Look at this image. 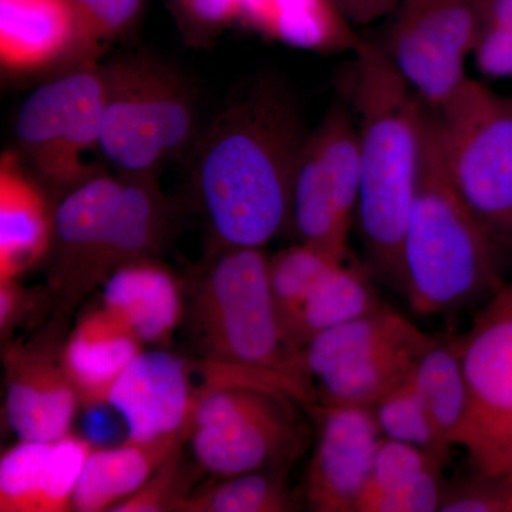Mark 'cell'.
<instances>
[{
	"instance_id": "cell-21",
	"label": "cell",
	"mask_w": 512,
	"mask_h": 512,
	"mask_svg": "<svg viewBox=\"0 0 512 512\" xmlns=\"http://www.w3.org/2000/svg\"><path fill=\"white\" fill-rule=\"evenodd\" d=\"M53 210L40 187L5 154L0 164V282L18 279L46 258Z\"/></svg>"
},
{
	"instance_id": "cell-20",
	"label": "cell",
	"mask_w": 512,
	"mask_h": 512,
	"mask_svg": "<svg viewBox=\"0 0 512 512\" xmlns=\"http://www.w3.org/2000/svg\"><path fill=\"white\" fill-rule=\"evenodd\" d=\"M191 429L153 440H127L114 448L93 450L84 463L73 495V511H109L136 493L175 451L185 447Z\"/></svg>"
},
{
	"instance_id": "cell-34",
	"label": "cell",
	"mask_w": 512,
	"mask_h": 512,
	"mask_svg": "<svg viewBox=\"0 0 512 512\" xmlns=\"http://www.w3.org/2000/svg\"><path fill=\"white\" fill-rule=\"evenodd\" d=\"M474 55L485 76L512 77V25L481 29Z\"/></svg>"
},
{
	"instance_id": "cell-31",
	"label": "cell",
	"mask_w": 512,
	"mask_h": 512,
	"mask_svg": "<svg viewBox=\"0 0 512 512\" xmlns=\"http://www.w3.org/2000/svg\"><path fill=\"white\" fill-rule=\"evenodd\" d=\"M76 40L82 56L96 55L103 43L119 35L136 18L141 0H72Z\"/></svg>"
},
{
	"instance_id": "cell-10",
	"label": "cell",
	"mask_w": 512,
	"mask_h": 512,
	"mask_svg": "<svg viewBox=\"0 0 512 512\" xmlns=\"http://www.w3.org/2000/svg\"><path fill=\"white\" fill-rule=\"evenodd\" d=\"M458 343L468 410L456 446L480 476L503 477L512 456V284L491 296Z\"/></svg>"
},
{
	"instance_id": "cell-25",
	"label": "cell",
	"mask_w": 512,
	"mask_h": 512,
	"mask_svg": "<svg viewBox=\"0 0 512 512\" xmlns=\"http://www.w3.org/2000/svg\"><path fill=\"white\" fill-rule=\"evenodd\" d=\"M412 382L441 439L456 446L468 410L458 338H434L414 367Z\"/></svg>"
},
{
	"instance_id": "cell-16",
	"label": "cell",
	"mask_w": 512,
	"mask_h": 512,
	"mask_svg": "<svg viewBox=\"0 0 512 512\" xmlns=\"http://www.w3.org/2000/svg\"><path fill=\"white\" fill-rule=\"evenodd\" d=\"M198 367L164 349L146 350L127 367L111 390L109 402L127 424L128 440L158 439L191 429L201 397Z\"/></svg>"
},
{
	"instance_id": "cell-4",
	"label": "cell",
	"mask_w": 512,
	"mask_h": 512,
	"mask_svg": "<svg viewBox=\"0 0 512 512\" xmlns=\"http://www.w3.org/2000/svg\"><path fill=\"white\" fill-rule=\"evenodd\" d=\"M500 242L463 200L444 163L426 103L419 181L400 249L396 285L414 311L443 315L498 292Z\"/></svg>"
},
{
	"instance_id": "cell-28",
	"label": "cell",
	"mask_w": 512,
	"mask_h": 512,
	"mask_svg": "<svg viewBox=\"0 0 512 512\" xmlns=\"http://www.w3.org/2000/svg\"><path fill=\"white\" fill-rule=\"evenodd\" d=\"M340 261L343 259L303 242L269 258L272 293L285 336L293 316L301 308L302 302L320 276Z\"/></svg>"
},
{
	"instance_id": "cell-8",
	"label": "cell",
	"mask_w": 512,
	"mask_h": 512,
	"mask_svg": "<svg viewBox=\"0 0 512 512\" xmlns=\"http://www.w3.org/2000/svg\"><path fill=\"white\" fill-rule=\"evenodd\" d=\"M295 403L289 394L254 383L212 387L192 420L194 460L220 478L289 466L308 437Z\"/></svg>"
},
{
	"instance_id": "cell-17",
	"label": "cell",
	"mask_w": 512,
	"mask_h": 512,
	"mask_svg": "<svg viewBox=\"0 0 512 512\" xmlns=\"http://www.w3.org/2000/svg\"><path fill=\"white\" fill-rule=\"evenodd\" d=\"M89 441L67 436L55 441L20 440L0 460V512L73 511V495Z\"/></svg>"
},
{
	"instance_id": "cell-40",
	"label": "cell",
	"mask_w": 512,
	"mask_h": 512,
	"mask_svg": "<svg viewBox=\"0 0 512 512\" xmlns=\"http://www.w3.org/2000/svg\"><path fill=\"white\" fill-rule=\"evenodd\" d=\"M511 103H512V97H511Z\"/></svg>"
},
{
	"instance_id": "cell-33",
	"label": "cell",
	"mask_w": 512,
	"mask_h": 512,
	"mask_svg": "<svg viewBox=\"0 0 512 512\" xmlns=\"http://www.w3.org/2000/svg\"><path fill=\"white\" fill-rule=\"evenodd\" d=\"M50 309L49 293L45 289H29L19 284L18 279L0 282V339L2 345L12 340L13 333L26 320L35 315L37 309Z\"/></svg>"
},
{
	"instance_id": "cell-9",
	"label": "cell",
	"mask_w": 512,
	"mask_h": 512,
	"mask_svg": "<svg viewBox=\"0 0 512 512\" xmlns=\"http://www.w3.org/2000/svg\"><path fill=\"white\" fill-rule=\"evenodd\" d=\"M431 110L458 192L498 242L511 244V99L467 79L443 106Z\"/></svg>"
},
{
	"instance_id": "cell-29",
	"label": "cell",
	"mask_w": 512,
	"mask_h": 512,
	"mask_svg": "<svg viewBox=\"0 0 512 512\" xmlns=\"http://www.w3.org/2000/svg\"><path fill=\"white\" fill-rule=\"evenodd\" d=\"M202 468L191 461L184 447L175 451L157 468L146 483L124 500L114 504L110 512H178V507L190 497L200 480Z\"/></svg>"
},
{
	"instance_id": "cell-13",
	"label": "cell",
	"mask_w": 512,
	"mask_h": 512,
	"mask_svg": "<svg viewBox=\"0 0 512 512\" xmlns=\"http://www.w3.org/2000/svg\"><path fill=\"white\" fill-rule=\"evenodd\" d=\"M480 0H402L386 50L396 69L439 109L466 82V59L481 33Z\"/></svg>"
},
{
	"instance_id": "cell-38",
	"label": "cell",
	"mask_w": 512,
	"mask_h": 512,
	"mask_svg": "<svg viewBox=\"0 0 512 512\" xmlns=\"http://www.w3.org/2000/svg\"><path fill=\"white\" fill-rule=\"evenodd\" d=\"M501 480L504 481L505 485H507L508 488H510V491L512 493V456L510 458V461H508V466L505 468V473L503 474V477Z\"/></svg>"
},
{
	"instance_id": "cell-3",
	"label": "cell",
	"mask_w": 512,
	"mask_h": 512,
	"mask_svg": "<svg viewBox=\"0 0 512 512\" xmlns=\"http://www.w3.org/2000/svg\"><path fill=\"white\" fill-rule=\"evenodd\" d=\"M355 53L350 94L359 117L357 227L373 266L396 282L419 181L426 101L396 69L383 46L360 42Z\"/></svg>"
},
{
	"instance_id": "cell-14",
	"label": "cell",
	"mask_w": 512,
	"mask_h": 512,
	"mask_svg": "<svg viewBox=\"0 0 512 512\" xmlns=\"http://www.w3.org/2000/svg\"><path fill=\"white\" fill-rule=\"evenodd\" d=\"M66 326L49 322L29 340L3 345L5 416L26 441H55L70 433L80 400L63 365Z\"/></svg>"
},
{
	"instance_id": "cell-18",
	"label": "cell",
	"mask_w": 512,
	"mask_h": 512,
	"mask_svg": "<svg viewBox=\"0 0 512 512\" xmlns=\"http://www.w3.org/2000/svg\"><path fill=\"white\" fill-rule=\"evenodd\" d=\"M101 306L144 345L164 346L183 325L185 291L156 258L121 266L101 285Z\"/></svg>"
},
{
	"instance_id": "cell-19",
	"label": "cell",
	"mask_w": 512,
	"mask_h": 512,
	"mask_svg": "<svg viewBox=\"0 0 512 512\" xmlns=\"http://www.w3.org/2000/svg\"><path fill=\"white\" fill-rule=\"evenodd\" d=\"M144 343L103 306L90 309L77 320L63 343L64 369L72 380L80 404H107L114 384L144 350Z\"/></svg>"
},
{
	"instance_id": "cell-30",
	"label": "cell",
	"mask_w": 512,
	"mask_h": 512,
	"mask_svg": "<svg viewBox=\"0 0 512 512\" xmlns=\"http://www.w3.org/2000/svg\"><path fill=\"white\" fill-rule=\"evenodd\" d=\"M431 466L444 464L420 448L382 436L355 512H372L380 498Z\"/></svg>"
},
{
	"instance_id": "cell-12",
	"label": "cell",
	"mask_w": 512,
	"mask_h": 512,
	"mask_svg": "<svg viewBox=\"0 0 512 512\" xmlns=\"http://www.w3.org/2000/svg\"><path fill=\"white\" fill-rule=\"evenodd\" d=\"M359 188V128L338 104L306 137L296 165L289 225L301 242L348 261Z\"/></svg>"
},
{
	"instance_id": "cell-23",
	"label": "cell",
	"mask_w": 512,
	"mask_h": 512,
	"mask_svg": "<svg viewBox=\"0 0 512 512\" xmlns=\"http://www.w3.org/2000/svg\"><path fill=\"white\" fill-rule=\"evenodd\" d=\"M238 19L269 37L306 50L356 49L335 0H241Z\"/></svg>"
},
{
	"instance_id": "cell-27",
	"label": "cell",
	"mask_w": 512,
	"mask_h": 512,
	"mask_svg": "<svg viewBox=\"0 0 512 512\" xmlns=\"http://www.w3.org/2000/svg\"><path fill=\"white\" fill-rule=\"evenodd\" d=\"M372 410L383 437L420 448L440 463H447L451 447L441 439L431 421L414 389L412 375L384 394Z\"/></svg>"
},
{
	"instance_id": "cell-26",
	"label": "cell",
	"mask_w": 512,
	"mask_h": 512,
	"mask_svg": "<svg viewBox=\"0 0 512 512\" xmlns=\"http://www.w3.org/2000/svg\"><path fill=\"white\" fill-rule=\"evenodd\" d=\"M286 468L271 467L221 478L220 483L192 491L178 512H291L298 510L286 483Z\"/></svg>"
},
{
	"instance_id": "cell-1",
	"label": "cell",
	"mask_w": 512,
	"mask_h": 512,
	"mask_svg": "<svg viewBox=\"0 0 512 512\" xmlns=\"http://www.w3.org/2000/svg\"><path fill=\"white\" fill-rule=\"evenodd\" d=\"M306 137L279 84L254 83L228 101L192 160V188L214 247L264 248L289 227Z\"/></svg>"
},
{
	"instance_id": "cell-11",
	"label": "cell",
	"mask_w": 512,
	"mask_h": 512,
	"mask_svg": "<svg viewBox=\"0 0 512 512\" xmlns=\"http://www.w3.org/2000/svg\"><path fill=\"white\" fill-rule=\"evenodd\" d=\"M104 82L100 69H79L40 86L23 101L16 138L42 180L67 191L99 174L83 154L99 146Z\"/></svg>"
},
{
	"instance_id": "cell-22",
	"label": "cell",
	"mask_w": 512,
	"mask_h": 512,
	"mask_svg": "<svg viewBox=\"0 0 512 512\" xmlns=\"http://www.w3.org/2000/svg\"><path fill=\"white\" fill-rule=\"evenodd\" d=\"M72 0H0V59L15 72L47 66L74 49Z\"/></svg>"
},
{
	"instance_id": "cell-6",
	"label": "cell",
	"mask_w": 512,
	"mask_h": 512,
	"mask_svg": "<svg viewBox=\"0 0 512 512\" xmlns=\"http://www.w3.org/2000/svg\"><path fill=\"white\" fill-rule=\"evenodd\" d=\"M104 82L99 148L123 175L154 177L197 143V114L188 83L153 60H117Z\"/></svg>"
},
{
	"instance_id": "cell-36",
	"label": "cell",
	"mask_w": 512,
	"mask_h": 512,
	"mask_svg": "<svg viewBox=\"0 0 512 512\" xmlns=\"http://www.w3.org/2000/svg\"><path fill=\"white\" fill-rule=\"evenodd\" d=\"M343 16L356 23H369L392 12L399 0H335Z\"/></svg>"
},
{
	"instance_id": "cell-32",
	"label": "cell",
	"mask_w": 512,
	"mask_h": 512,
	"mask_svg": "<svg viewBox=\"0 0 512 512\" xmlns=\"http://www.w3.org/2000/svg\"><path fill=\"white\" fill-rule=\"evenodd\" d=\"M443 467L431 466L412 480L384 495L372 512H433L440 511L446 487L441 480Z\"/></svg>"
},
{
	"instance_id": "cell-35",
	"label": "cell",
	"mask_w": 512,
	"mask_h": 512,
	"mask_svg": "<svg viewBox=\"0 0 512 512\" xmlns=\"http://www.w3.org/2000/svg\"><path fill=\"white\" fill-rule=\"evenodd\" d=\"M188 22L201 28H220L238 19L241 0H174Z\"/></svg>"
},
{
	"instance_id": "cell-7",
	"label": "cell",
	"mask_w": 512,
	"mask_h": 512,
	"mask_svg": "<svg viewBox=\"0 0 512 512\" xmlns=\"http://www.w3.org/2000/svg\"><path fill=\"white\" fill-rule=\"evenodd\" d=\"M433 336L383 303L375 312L319 333L299 353L315 403L373 406L409 379Z\"/></svg>"
},
{
	"instance_id": "cell-37",
	"label": "cell",
	"mask_w": 512,
	"mask_h": 512,
	"mask_svg": "<svg viewBox=\"0 0 512 512\" xmlns=\"http://www.w3.org/2000/svg\"><path fill=\"white\" fill-rule=\"evenodd\" d=\"M481 29L512 25V0H480Z\"/></svg>"
},
{
	"instance_id": "cell-15",
	"label": "cell",
	"mask_w": 512,
	"mask_h": 512,
	"mask_svg": "<svg viewBox=\"0 0 512 512\" xmlns=\"http://www.w3.org/2000/svg\"><path fill=\"white\" fill-rule=\"evenodd\" d=\"M318 420V440L306 471L303 500L313 512H355L382 439L370 407L306 404Z\"/></svg>"
},
{
	"instance_id": "cell-5",
	"label": "cell",
	"mask_w": 512,
	"mask_h": 512,
	"mask_svg": "<svg viewBox=\"0 0 512 512\" xmlns=\"http://www.w3.org/2000/svg\"><path fill=\"white\" fill-rule=\"evenodd\" d=\"M183 323L205 362L305 382L279 320L262 248H212L185 291Z\"/></svg>"
},
{
	"instance_id": "cell-39",
	"label": "cell",
	"mask_w": 512,
	"mask_h": 512,
	"mask_svg": "<svg viewBox=\"0 0 512 512\" xmlns=\"http://www.w3.org/2000/svg\"><path fill=\"white\" fill-rule=\"evenodd\" d=\"M511 494H512V493H511ZM510 512H512V497H511V510H510Z\"/></svg>"
},
{
	"instance_id": "cell-2",
	"label": "cell",
	"mask_w": 512,
	"mask_h": 512,
	"mask_svg": "<svg viewBox=\"0 0 512 512\" xmlns=\"http://www.w3.org/2000/svg\"><path fill=\"white\" fill-rule=\"evenodd\" d=\"M178 210L154 177L96 174L53 210L46 254L50 320H67L121 266L156 258L174 235Z\"/></svg>"
},
{
	"instance_id": "cell-24",
	"label": "cell",
	"mask_w": 512,
	"mask_h": 512,
	"mask_svg": "<svg viewBox=\"0 0 512 512\" xmlns=\"http://www.w3.org/2000/svg\"><path fill=\"white\" fill-rule=\"evenodd\" d=\"M362 269L346 261L325 272L293 316L286 339L296 353L319 333L375 312L383 305Z\"/></svg>"
}]
</instances>
